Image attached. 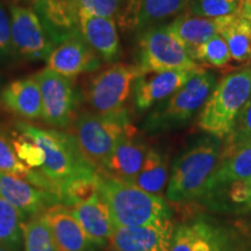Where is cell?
Wrapping results in <instances>:
<instances>
[{"label":"cell","instance_id":"cell-8","mask_svg":"<svg viewBox=\"0 0 251 251\" xmlns=\"http://www.w3.org/2000/svg\"><path fill=\"white\" fill-rule=\"evenodd\" d=\"M215 84V76L203 68L197 69L177 92L165 99L147 119V129H168L187 121L205 103Z\"/></svg>","mask_w":251,"mask_h":251},{"label":"cell","instance_id":"cell-39","mask_svg":"<svg viewBox=\"0 0 251 251\" xmlns=\"http://www.w3.org/2000/svg\"><path fill=\"white\" fill-rule=\"evenodd\" d=\"M222 249H224V251H231V250H227L226 248L224 247V241H222ZM246 251H251V248H247Z\"/></svg>","mask_w":251,"mask_h":251},{"label":"cell","instance_id":"cell-7","mask_svg":"<svg viewBox=\"0 0 251 251\" xmlns=\"http://www.w3.org/2000/svg\"><path fill=\"white\" fill-rule=\"evenodd\" d=\"M136 58V67L140 72L196 70L202 68L191 57L183 43L169 29L168 25H157L140 31Z\"/></svg>","mask_w":251,"mask_h":251},{"label":"cell","instance_id":"cell-34","mask_svg":"<svg viewBox=\"0 0 251 251\" xmlns=\"http://www.w3.org/2000/svg\"><path fill=\"white\" fill-rule=\"evenodd\" d=\"M13 146L19 159L27 166L39 170L43 165L45 152L34 141L20 134L18 137H13Z\"/></svg>","mask_w":251,"mask_h":251},{"label":"cell","instance_id":"cell-31","mask_svg":"<svg viewBox=\"0 0 251 251\" xmlns=\"http://www.w3.org/2000/svg\"><path fill=\"white\" fill-rule=\"evenodd\" d=\"M24 251H57L48 227L40 216L29 219L25 225Z\"/></svg>","mask_w":251,"mask_h":251},{"label":"cell","instance_id":"cell-10","mask_svg":"<svg viewBox=\"0 0 251 251\" xmlns=\"http://www.w3.org/2000/svg\"><path fill=\"white\" fill-rule=\"evenodd\" d=\"M13 56L24 61L47 59L56 45L31 7L13 4L9 6Z\"/></svg>","mask_w":251,"mask_h":251},{"label":"cell","instance_id":"cell-29","mask_svg":"<svg viewBox=\"0 0 251 251\" xmlns=\"http://www.w3.org/2000/svg\"><path fill=\"white\" fill-rule=\"evenodd\" d=\"M190 56L197 63L216 69L227 67L231 59L227 42L220 34H216L205 43L198 46L190 52Z\"/></svg>","mask_w":251,"mask_h":251},{"label":"cell","instance_id":"cell-22","mask_svg":"<svg viewBox=\"0 0 251 251\" xmlns=\"http://www.w3.org/2000/svg\"><path fill=\"white\" fill-rule=\"evenodd\" d=\"M236 180H251V142L238 146L222 144L208 194Z\"/></svg>","mask_w":251,"mask_h":251},{"label":"cell","instance_id":"cell-18","mask_svg":"<svg viewBox=\"0 0 251 251\" xmlns=\"http://www.w3.org/2000/svg\"><path fill=\"white\" fill-rule=\"evenodd\" d=\"M31 8L39 15L56 46L79 33V11L75 0H34Z\"/></svg>","mask_w":251,"mask_h":251},{"label":"cell","instance_id":"cell-25","mask_svg":"<svg viewBox=\"0 0 251 251\" xmlns=\"http://www.w3.org/2000/svg\"><path fill=\"white\" fill-rule=\"evenodd\" d=\"M222 240L203 222L183 225L174 231L170 251H220Z\"/></svg>","mask_w":251,"mask_h":251},{"label":"cell","instance_id":"cell-16","mask_svg":"<svg viewBox=\"0 0 251 251\" xmlns=\"http://www.w3.org/2000/svg\"><path fill=\"white\" fill-rule=\"evenodd\" d=\"M40 218L48 227L57 251H90L93 247L68 206L56 203Z\"/></svg>","mask_w":251,"mask_h":251},{"label":"cell","instance_id":"cell-38","mask_svg":"<svg viewBox=\"0 0 251 251\" xmlns=\"http://www.w3.org/2000/svg\"><path fill=\"white\" fill-rule=\"evenodd\" d=\"M236 12L251 25V0H240Z\"/></svg>","mask_w":251,"mask_h":251},{"label":"cell","instance_id":"cell-4","mask_svg":"<svg viewBox=\"0 0 251 251\" xmlns=\"http://www.w3.org/2000/svg\"><path fill=\"white\" fill-rule=\"evenodd\" d=\"M251 100V67L221 78L202 105L198 126L216 139H226L238 113Z\"/></svg>","mask_w":251,"mask_h":251},{"label":"cell","instance_id":"cell-30","mask_svg":"<svg viewBox=\"0 0 251 251\" xmlns=\"http://www.w3.org/2000/svg\"><path fill=\"white\" fill-rule=\"evenodd\" d=\"M98 180V171L70 180L63 188L61 202L65 206H75L89 201L99 193Z\"/></svg>","mask_w":251,"mask_h":251},{"label":"cell","instance_id":"cell-37","mask_svg":"<svg viewBox=\"0 0 251 251\" xmlns=\"http://www.w3.org/2000/svg\"><path fill=\"white\" fill-rule=\"evenodd\" d=\"M227 186L228 198L231 202L251 208V180H236Z\"/></svg>","mask_w":251,"mask_h":251},{"label":"cell","instance_id":"cell-11","mask_svg":"<svg viewBox=\"0 0 251 251\" xmlns=\"http://www.w3.org/2000/svg\"><path fill=\"white\" fill-rule=\"evenodd\" d=\"M46 61L47 68L70 79L81 74H92L99 70L102 63V59L87 45L80 33L58 43Z\"/></svg>","mask_w":251,"mask_h":251},{"label":"cell","instance_id":"cell-15","mask_svg":"<svg viewBox=\"0 0 251 251\" xmlns=\"http://www.w3.org/2000/svg\"><path fill=\"white\" fill-rule=\"evenodd\" d=\"M149 149L147 143L140 139L137 130L126 134L117 143L111 156L99 171L118 180L131 184L142 168Z\"/></svg>","mask_w":251,"mask_h":251},{"label":"cell","instance_id":"cell-42","mask_svg":"<svg viewBox=\"0 0 251 251\" xmlns=\"http://www.w3.org/2000/svg\"><path fill=\"white\" fill-rule=\"evenodd\" d=\"M29 1H30V2H31V1H34V0H29Z\"/></svg>","mask_w":251,"mask_h":251},{"label":"cell","instance_id":"cell-20","mask_svg":"<svg viewBox=\"0 0 251 251\" xmlns=\"http://www.w3.org/2000/svg\"><path fill=\"white\" fill-rule=\"evenodd\" d=\"M78 29L102 62L112 63L119 58L120 40L117 21L98 15L79 13Z\"/></svg>","mask_w":251,"mask_h":251},{"label":"cell","instance_id":"cell-12","mask_svg":"<svg viewBox=\"0 0 251 251\" xmlns=\"http://www.w3.org/2000/svg\"><path fill=\"white\" fill-rule=\"evenodd\" d=\"M196 70L140 72L133 87L136 111L146 112L168 99L190 79Z\"/></svg>","mask_w":251,"mask_h":251},{"label":"cell","instance_id":"cell-33","mask_svg":"<svg viewBox=\"0 0 251 251\" xmlns=\"http://www.w3.org/2000/svg\"><path fill=\"white\" fill-rule=\"evenodd\" d=\"M79 13L113 19L118 23L126 6V0H75Z\"/></svg>","mask_w":251,"mask_h":251},{"label":"cell","instance_id":"cell-9","mask_svg":"<svg viewBox=\"0 0 251 251\" xmlns=\"http://www.w3.org/2000/svg\"><path fill=\"white\" fill-rule=\"evenodd\" d=\"M42 99V120L55 129L71 127L77 115L81 93L72 79L45 68L35 75Z\"/></svg>","mask_w":251,"mask_h":251},{"label":"cell","instance_id":"cell-41","mask_svg":"<svg viewBox=\"0 0 251 251\" xmlns=\"http://www.w3.org/2000/svg\"><path fill=\"white\" fill-rule=\"evenodd\" d=\"M220 251H224V249H222V242H221V248H220Z\"/></svg>","mask_w":251,"mask_h":251},{"label":"cell","instance_id":"cell-3","mask_svg":"<svg viewBox=\"0 0 251 251\" xmlns=\"http://www.w3.org/2000/svg\"><path fill=\"white\" fill-rule=\"evenodd\" d=\"M221 149L219 141L203 140L184 152L175 162L169 177V201L184 203L208 196Z\"/></svg>","mask_w":251,"mask_h":251},{"label":"cell","instance_id":"cell-35","mask_svg":"<svg viewBox=\"0 0 251 251\" xmlns=\"http://www.w3.org/2000/svg\"><path fill=\"white\" fill-rule=\"evenodd\" d=\"M251 142V100L238 113L230 133L225 139L226 146Z\"/></svg>","mask_w":251,"mask_h":251},{"label":"cell","instance_id":"cell-21","mask_svg":"<svg viewBox=\"0 0 251 251\" xmlns=\"http://www.w3.org/2000/svg\"><path fill=\"white\" fill-rule=\"evenodd\" d=\"M93 247H105L113 233L111 213L99 193L89 201L68 206Z\"/></svg>","mask_w":251,"mask_h":251},{"label":"cell","instance_id":"cell-17","mask_svg":"<svg viewBox=\"0 0 251 251\" xmlns=\"http://www.w3.org/2000/svg\"><path fill=\"white\" fill-rule=\"evenodd\" d=\"M174 225L114 227L108 244L114 251H170Z\"/></svg>","mask_w":251,"mask_h":251},{"label":"cell","instance_id":"cell-6","mask_svg":"<svg viewBox=\"0 0 251 251\" xmlns=\"http://www.w3.org/2000/svg\"><path fill=\"white\" fill-rule=\"evenodd\" d=\"M140 75L136 65L113 63L92 72L84 84L81 98L90 111L106 117L127 115V102Z\"/></svg>","mask_w":251,"mask_h":251},{"label":"cell","instance_id":"cell-27","mask_svg":"<svg viewBox=\"0 0 251 251\" xmlns=\"http://www.w3.org/2000/svg\"><path fill=\"white\" fill-rule=\"evenodd\" d=\"M168 181L169 168L164 156L155 149H149L142 168L131 184L146 192L163 197Z\"/></svg>","mask_w":251,"mask_h":251},{"label":"cell","instance_id":"cell-2","mask_svg":"<svg viewBox=\"0 0 251 251\" xmlns=\"http://www.w3.org/2000/svg\"><path fill=\"white\" fill-rule=\"evenodd\" d=\"M15 128L43 150L45 163L39 170L56 187L59 199L63 188L69 181L98 171L81 156L70 133H64L55 128L45 129L25 121H18Z\"/></svg>","mask_w":251,"mask_h":251},{"label":"cell","instance_id":"cell-5","mask_svg":"<svg viewBox=\"0 0 251 251\" xmlns=\"http://www.w3.org/2000/svg\"><path fill=\"white\" fill-rule=\"evenodd\" d=\"M71 129L81 156L97 170L102 168L122 136L137 130L129 114L106 117L91 111L78 113Z\"/></svg>","mask_w":251,"mask_h":251},{"label":"cell","instance_id":"cell-32","mask_svg":"<svg viewBox=\"0 0 251 251\" xmlns=\"http://www.w3.org/2000/svg\"><path fill=\"white\" fill-rule=\"evenodd\" d=\"M240 0H191L186 13L203 18H221L236 12Z\"/></svg>","mask_w":251,"mask_h":251},{"label":"cell","instance_id":"cell-23","mask_svg":"<svg viewBox=\"0 0 251 251\" xmlns=\"http://www.w3.org/2000/svg\"><path fill=\"white\" fill-rule=\"evenodd\" d=\"M168 27L190 54L198 46L219 34V19L197 17L184 12L169 24Z\"/></svg>","mask_w":251,"mask_h":251},{"label":"cell","instance_id":"cell-24","mask_svg":"<svg viewBox=\"0 0 251 251\" xmlns=\"http://www.w3.org/2000/svg\"><path fill=\"white\" fill-rule=\"evenodd\" d=\"M0 172L17 176L33 184L34 186L49 191L57 196L56 187L42 172L29 168L19 159L13 146V137L9 136L1 126H0Z\"/></svg>","mask_w":251,"mask_h":251},{"label":"cell","instance_id":"cell-28","mask_svg":"<svg viewBox=\"0 0 251 251\" xmlns=\"http://www.w3.org/2000/svg\"><path fill=\"white\" fill-rule=\"evenodd\" d=\"M26 216L0 197V246L12 251H23Z\"/></svg>","mask_w":251,"mask_h":251},{"label":"cell","instance_id":"cell-26","mask_svg":"<svg viewBox=\"0 0 251 251\" xmlns=\"http://www.w3.org/2000/svg\"><path fill=\"white\" fill-rule=\"evenodd\" d=\"M219 19V34L227 42L231 58L238 63L251 61V25L237 12Z\"/></svg>","mask_w":251,"mask_h":251},{"label":"cell","instance_id":"cell-1","mask_svg":"<svg viewBox=\"0 0 251 251\" xmlns=\"http://www.w3.org/2000/svg\"><path fill=\"white\" fill-rule=\"evenodd\" d=\"M98 177L99 196L108 207L114 227H165L174 225L164 197L146 192L99 170Z\"/></svg>","mask_w":251,"mask_h":251},{"label":"cell","instance_id":"cell-14","mask_svg":"<svg viewBox=\"0 0 251 251\" xmlns=\"http://www.w3.org/2000/svg\"><path fill=\"white\" fill-rule=\"evenodd\" d=\"M0 197L7 200L28 220L40 216L56 203H62L56 194L34 186L17 176L2 172H0Z\"/></svg>","mask_w":251,"mask_h":251},{"label":"cell","instance_id":"cell-13","mask_svg":"<svg viewBox=\"0 0 251 251\" xmlns=\"http://www.w3.org/2000/svg\"><path fill=\"white\" fill-rule=\"evenodd\" d=\"M191 0H126L119 25L124 30L141 31L186 11Z\"/></svg>","mask_w":251,"mask_h":251},{"label":"cell","instance_id":"cell-19","mask_svg":"<svg viewBox=\"0 0 251 251\" xmlns=\"http://www.w3.org/2000/svg\"><path fill=\"white\" fill-rule=\"evenodd\" d=\"M0 103L6 111L23 120L42 118V99L36 77L19 78L7 84L0 91Z\"/></svg>","mask_w":251,"mask_h":251},{"label":"cell","instance_id":"cell-36","mask_svg":"<svg viewBox=\"0 0 251 251\" xmlns=\"http://www.w3.org/2000/svg\"><path fill=\"white\" fill-rule=\"evenodd\" d=\"M13 56L11 36V18L0 1V61Z\"/></svg>","mask_w":251,"mask_h":251},{"label":"cell","instance_id":"cell-40","mask_svg":"<svg viewBox=\"0 0 251 251\" xmlns=\"http://www.w3.org/2000/svg\"><path fill=\"white\" fill-rule=\"evenodd\" d=\"M0 251H12V250H9V249H6V248H4V247H1V246H0Z\"/></svg>","mask_w":251,"mask_h":251}]
</instances>
